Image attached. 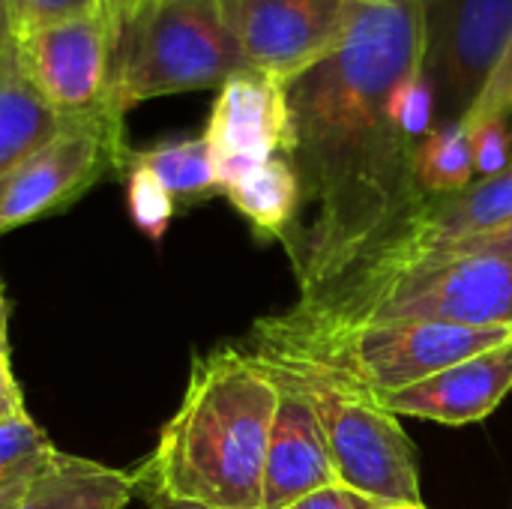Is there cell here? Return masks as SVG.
Listing matches in <instances>:
<instances>
[{
  "label": "cell",
  "instance_id": "1",
  "mask_svg": "<svg viewBox=\"0 0 512 509\" xmlns=\"http://www.w3.org/2000/svg\"><path fill=\"white\" fill-rule=\"evenodd\" d=\"M417 0H363L345 42L288 84L294 165L315 216L288 243L297 303L336 285L423 201L414 150L390 114L393 87L420 66Z\"/></svg>",
  "mask_w": 512,
  "mask_h": 509
},
{
  "label": "cell",
  "instance_id": "2",
  "mask_svg": "<svg viewBox=\"0 0 512 509\" xmlns=\"http://www.w3.org/2000/svg\"><path fill=\"white\" fill-rule=\"evenodd\" d=\"M279 387L243 351L216 348L192 363L177 414L135 474V495L204 509H261L264 462Z\"/></svg>",
  "mask_w": 512,
  "mask_h": 509
},
{
  "label": "cell",
  "instance_id": "3",
  "mask_svg": "<svg viewBox=\"0 0 512 509\" xmlns=\"http://www.w3.org/2000/svg\"><path fill=\"white\" fill-rule=\"evenodd\" d=\"M507 342H512V327L432 321L315 327L282 312L261 318L243 351L261 363L297 366L378 399Z\"/></svg>",
  "mask_w": 512,
  "mask_h": 509
},
{
  "label": "cell",
  "instance_id": "4",
  "mask_svg": "<svg viewBox=\"0 0 512 509\" xmlns=\"http://www.w3.org/2000/svg\"><path fill=\"white\" fill-rule=\"evenodd\" d=\"M108 12L111 105L123 117L156 96L219 90L249 69L219 0H132Z\"/></svg>",
  "mask_w": 512,
  "mask_h": 509
},
{
  "label": "cell",
  "instance_id": "5",
  "mask_svg": "<svg viewBox=\"0 0 512 509\" xmlns=\"http://www.w3.org/2000/svg\"><path fill=\"white\" fill-rule=\"evenodd\" d=\"M288 315L315 327L384 321L512 327V258L468 255L417 264L375 285L294 303Z\"/></svg>",
  "mask_w": 512,
  "mask_h": 509
},
{
  "label": "cell",
  "instance_id": "6",
  "mask_svg": "<svg viewBox=\"0 0 512 509\" xmlns=\"http://www.w3.org/2000/svg\"><path fill=\"white\" fill-rule=\"evenodd\" d=\"M255 363L276 384L297 390L309 402L324 432L339 486L375 504H423L417 450L399 417L384 411L375 396L342 387L297 366L261 360Z\"/></svg>",
  "mask_w": 512,
  "mask_h": 509
},
{
  "label": "cell",
  "instance_id": "7",
  "mask_svg": "<svg viewBox=\"0 0 512 509\" xmlns=\"http://www.w3.org/2000/svg\"><path fill=\"white\" fill-rule=\"evenodd\" d=\"M123 117H69L66 126L0 180V234L75 204L87 189L126 165Z\"/></svg>",
  "mask_w": 512,
  "mask_h": 509
},
{
  "label": "cell",
  "instance_id": "8",
  "mask_svg": "<svg viewBox=\"0 0 512 509\" xmlns=\"http://www.w3.org/2000/svg\"><path fill=\"white\" fill-rule=\"evenodd\" d=\"M435 126L462 123L512 36V0H417Z\"/></svg>",
  "mask_w": 512,
  "mask_h": 509
},
{
  "label": "cell",
  "instance_id": "9",
  "mask_svg": "<svg viewBox=\"0 0 512 509\" xmlns=\"http://www.w3.org/2000/svg\"><path fill=\"white\" fill-rule=\"evenodd\" d=\"M252 72L291 84L351 33L363 0H219Z\"/></svg>",
  "mask_w": 512,
  "mask_h": 509
},
{
  "label": "cell",
  "instance_id": "10",
  "mask_svg": "<svg viewBox=\"0 0 512 509\" xmlns=\"http://www.w3.org/2000/svg\"><path fill=\"white\" fill-rule=\"evenodd\" d=\"M504 222H512V162L498 174L474 180L462 192L426 198L384 243H378L324 294L375 285L387 276L423 264L435 249L447 243L492 231Z\"/></svg>",
  "mask_w": 512,
  "mask_h": 509
},
{
  "label": "cell",
  "instance_id": "11",
  "mask_svg": "<svg viewBox=\"0 0 512 509\" xmlns=\"http://www.w3.org/2000/svg\"><path fill=\"white\" fill-rule=\"evenodd\" d=\"M111 48L108 9L15 36L24 75L63 117L117 114L111 105Z\"/></svg>",
  "mask_w": 512,
  "mask_h": 509
},
{
  "label": "cell",
  "instance_id": "12",
  "mask_svg": "<svg viewBox=\"0 0 512 509\" xmlns=\"http://www.w3.org/2000/svg\"><path fill=\"white\" fill-rule=\"evenodd\" d=\"M201 135L213 150L216 174L225 192L252 168L288 153V84H279L252 69L228 78L216 93L207 129Z\"/></svg>",
  "mask_w": 512,
  "mask_h": 509
},
{
  "label": "cell",
  "instance_id": "13",
  "mask_svg": "<svg viewBox=\"0 0 512 509\" xmlns=\"http://www.w3.org/2000/svg\"><path fill=\"white\" fill-rule=\"evenodd\" d=\"M512 390V342L468 357L414 387L378 396L396 417H420L444 426H468L492 417Z\"/></svg>",
  "mask_w": 512,
  "mask_h": 509
},
{
  "label": "cell",
  "instance_id": "14",
  "mask_svg": "<svg viewBox=\"0 0 512 509\" xmlns=\"http://www.w3.org/2000/svg\"><path fill=\"white\" fill-rule=\"evenodd\" d=\"M276 387L279 408L267 444L261 509H288L291 504L309 498L312 492L339 486L324 432L309 402L285 384Z\"/></svg>",
  "mask_w": 512,
  "mask_h": 509
},
{
  "label": "cell",
  "instance_id": "15",
  "mask_svg": "<svg viewBox=\"0 0 512 509\" xmlns=\"http://www.w3.org/2000/svg\"><path fill=\"white\" fill-rule=\"evenodd\" d=\"M135 495V474L57 453L21 489L0 498V509H123Z\"/></svg>",
  "mask_w": 512,
  "mask_h": 509
},
{
  "label": "cell",
  "instance_id": "16",
  "mask_svg": "<svg viewBox=\"0 0 512 509\" xmlns=\"http://www.w3.org/2000/svg\"><path fill=\"white\" fill-rule=\"evenodd\" d=\"M69 117L48 105V99L24 75L15 45L0 57V180L27 156L45 147Z\"/></svg>",
  "mask_w": 512,
  "mask_h": 509
},
{
  "label": "cell",
  "instance_id": "17",
  "mask_svg": "<svg viewBox=\"0 0 512 509\" xmlns=\"http://www.w3.org/2000/svg\"><path fill=\"white\" fill-rule=\"evenodd\" d=\"M225 198L255 228L258 237L279 240L282 246L300 225L297 216L303 207V189L288 156H273L252 168L225 189Z\"/></svg>",
  "mask_w": 512,
  "mask_h": 509
},
{
  "label": "cell",
  "instance_id": "18",
  "mask_svg": "<svg viewBox=\"0 0 512 509\" xmlns=\"http://www.w3.org/2000/svg\"><path fill=\"white\" fill-rule=\"evenodd\" d=\"M144 168L150 171L165 192L174 198L177 207H192L201 201H210L222 192L219 174H216V159L204 135L198 138H180V141H162L147 150L129 147L126 153V168Z\"/></svg>",
  "mask_w": 512,
  "mask_h": 509
},
{
  "label": "cell",
  "instance_id": "19",
  "mask_svg": "<svg viewBox=\"0 0 512 509\" xmlns=\"http://www.w3.org/2000/svg\"><path fill=\"white\" fill-rule=\"evenodd\" d=\"M474 174L471 135L462 123L435 126L414 150V180L426 198L462 192Z\"/></svg>",
  "mask_w": 512,
  "mask_h": 509
},
{
  "label": "cell",
  "instance_id": "20",
  "mask_svg": "<svg viewBox=\"0 0 512 509\" xmlns=\"http://www.w3.org/2000/svg\"><path fill=\"white\" fill-rule=\"evenodd\" d=\"M57 453L60 450L27 414L0 423V498L42 474L57 459Z\"/></svg>",
  "mask_w": 512,
  "mask_h": 509
},
{
  "label": "cell",
  "instance_id": "21",
  "mask_svg": "<svg viewBox=\"0 0 512 509\" xmlns=\"http://www.w3.org/2000/svg\"><path fill=\"white\" fill-rule=\"evenodd\" d=\"M126 201H129V213L132 222L150 237V240H162V234L168 231L171 219H174V198L165 192V186L144 168H126Z\"/></svg>",
  "mask_w": 512,
  "mask_h": 509
},
{
  "label": "cell",
  "instance_id": "22",
  "mask_svg": "<svg viewBox=\"0 0 512 509\" xmlns=\"http://www.w3.org/2000/svg\"><path fill=\"white\" fill-rule=\"evenodd\" d=\"M390 114H393V123L399 126V132L411 144H420L435 129V96H432V87H429L426 75L420 72V66L411 69L393 87Z\"/></svg>",
  "mask_w": 512,
  "mask_h": 509
},
{
  "label": "cell",
  "instance_id": "23",
  "mask_svg": "<svg viewBox=\"0 0 512 509\" xmlns=\"http://www.w3.org/2000/svg\"><path fill=\"white\" fill-rule=\"evenodd\" d=\"M105 9H108V0H9L15 36L27 33V30L48 27V24L96 15Z\"/></svg>",
  "mask_w": 512,
  "mask_h": 509
},
{
  "label": "cell",
  "instance_id": "24",
  "mask_svg": "<svg viewBox=\"0 0 512 509\" xmlns=\"http://www.w3.org/2000/svg\"><path fill=\"white\" fill-rule=\"evenodd\" d=\"M471 135L474 171L480 177L498 174L512 162V120L510 117H486L477 123H462Z\"/></svg>",
  "mask_w": 512,
  "mask_h": 509
},
{
  "label": "cell",
  "instance_id": "25",
  "mask_svg": "<svg viewBox=\"0 0 512 509\" xmlns=\"http://www.w3.org/2000/svg\"><path fill=\"white\" fill-rule=\"evenodd\" d=\"M486 117H510L512 120V36L495 72L489 75L483 93L477 96V102L471 105V111L465 114L462 123H477Z\"/></svg>",
  "mask_w": 512,
  "mask_h": 509
},
{
  "label": "cell",
  "instance_id": "26",
  "mask_svg": "<svg viewBox=\"0 0 512 509\" xmlns=\"http://www.w3.org/2000/svg\"><path fill=\"white\" fill-rule=\"evenodd\" d=\"M468 255H498V258H512V222H504L492 231L447 243L441 249H435L423 264L429 261H444V258H468Z\"/></svg>",
  "mask_w": 512,
  "mask_h": 509
},
{
  "label": "cell",
  "instance_id": "27",
  "mask_svg": "<svg viewBox=\"0 0 512 509\" xmlns=\"http://www.w3.org/2000/svg\"><path fill=\"white\" fill-rule=\"evenodd\" d=\"M381 504L345 489V486H330V489H321V492H312L309 498L291 504L288 509H378Z\"/></svg>",
  "mask_w": 512,
  "mask_h": 509
},
{
  "label": "cell",
  "instance_id": "28",
  "mask_svg": "<svg viewBox=\"0 0 512 509\" xmlns=\"http://www.w3.org/2000/svg\"><path fill=\"white\" fill-rule=\"evenodd\" d=\"M24 393L12 375V366H9V354H0V423L6 420H18L24 417Z\"/></svg>",
  "mask_w": 512,
  "mask_h": 509
},
{
  "label": "cell",
  "instance_id": "29",
  "mask_svg": "<svg viewBox=\"0 0 512 509\" xmlns=\"http://www.w3.org/2000/svg\"><path fill=\"white\" fill-rule=\"evenodd\" d=\"M15 45V24L9 12V0H0V57Z\"/></svg>",
  "mask_w": 512,
  "mask_h": 509
},
{
  "label": "cell",
  "instance_id": "30",
  "mask_svg": "<svg viewBox=\"0 0 512 509\" xmlns=\"http://www.w3.org/2000/svg\"><path fill=\"white\" fill-rule=\"evenodd\" d=\"M0 354H9V303L0 282Z\"/></svg>",
  "mask_w": 512,
  "mask_h": 509
},
{
  "label": "cell",
  "instance_id": "31",
  "mask_svg": "<svg viewBox=\"0 0 512 509\" xmlns=\"http://www.w3.org/2000/svg\"><path fill=\"white\" fill-rule=\"evenodd\" d=\"M147 509H204L195 507V504H183V501H171V498H162V495H144Z\"/></svg>",
  "mask_w": 512,
  "mask_h": 509
},
{
  "label": "cell",
  "instance_id": "32",
  "mask_svg": "<svg viewBox=\"0 0 512 509\" xmlns=\"http://www.w3.org/2000/svg\"><path fill=\"white\" fill-rule=\"evenodd\" d=\"M378 509H426L423 504H381Z\"/></svg>",
  "mask_w": 512,
  "mask_h": 509
},
{
  "label": "cell",
  "instance_id": "33",
  "mask_svg": "<svg viewBox=\"0 0 512 509\" xmlns=\"http://www.w3.org/2000/svg\"><path fill=\"white\" fill-rule=\"evenodd\" d=\"M126 3H132V0H108V9H117V6H126Z\"/></svg>",
  "mask_w": 512,
  "mask_h": 509
}]
</instances>
